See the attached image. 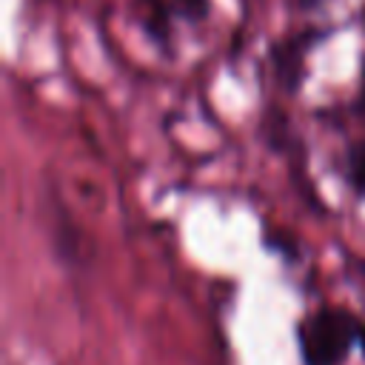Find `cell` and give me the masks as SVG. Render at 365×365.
<instances>
[{"instance_id":"cell-1","label":"cell","mask_w":365,"mask_h":365,"mask_svg":"<svg viewBox=\"0 0 365 365\" xmlns=\"http://www.w3.org/2000/svg\"><path fill=\"white\" fill-rule=\"evenodd\" d=\"M294 336L302 365H342L354 348L365 356V319L342 305H317L302 314Z\"/></svg>"},{"instance_id":"cell-2","label":"cell","mask_w":365,"mask_h":365,"mask_svg":"<svg viewBox=\"0 0 365 365\" xmlns=\"http://www.w3.org/2000/svg\"><path fill=\"white\" fill-rule=\"evenodd\" d=\"M211 0H131L140 31L165 54H171L177 23L200 26L211 17Z\"/></svg>"},{"instance_id":"cell-3","label":"cell","mask_w":365,"mask_h":365,"mask_svg":"<svg viewBox=\"0 0 365 365\" xmlns=\"http://www.w3.org/2000/svg\"><path fill=\"white\" fill-rule=\"evenodd\" d=\"M319 31L317 29H308L302 34H294L288 40H279L274 48H271V63H274V74L279 80V86L294 94L299 91L302 86V77H305V57L311 51V46L317 43Z\"/></svg>"},{"instance_id":"cell-4","label":"cell","mask_w":365,"mask_h":365,"mask_svg":"<svg viewBox=\"0 0 365 365\" xmlns=\"http://www.w3.org/2000/svg\"><path fill=\"white\" fill-rule=\"evenodd\" d=\"M342 177L356 197H365V140L348 143L342 154Z\"/></svg>"},{"instance_id":"cell-5","label":"cell","mask_w":365,"mask_h":365,"mask_svg":"<svg viewBox=\"0 0 365 365\" xmlns=\"http://www.w3.org/2000/svg\"><path fill=\"white\" fill-rule=\"evenodd\" d=\"M354 114L356 117H362L365 120V66H362V77H359V91H356V97H354Z\"/></svg>"},{"instance_id":"cell-6","label":"cell","mask_w":365,"mask_h":365,"mask_svg":"<svg viewBox=\"0 0 365 365\" xmlns=\"http://www.w3.org/2000/svg\"><path fill=\"white\" fill-rule=\"evenodd\" d=\"M362 274H365V262H362Z\"/></svg>"}]
</instances>
